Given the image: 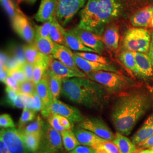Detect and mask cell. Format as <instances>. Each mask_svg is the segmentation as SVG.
<instances>
[{
    "label": "cell",
    "mask_w": 153,
    "mask_h": 153,
    "mask_svg": "<svg viewBox=\"0 0 153 153\" xmlns=\"http://www.w3.org/2000/svg\"><path fill=\"white\" fill-rule=\"evenodd\" d=\"M152 100L147 91L133 88L117 95L110 119L117 132L128 136L146 114Z\"/></svg>",
    "instance_id": "cell-1"
},
{
    "label": "cell",
    "mask_w": 153,
    "mask_h": 153,
    "mask_svg": "<svg viewBox=\"0 0 153 153\" xmlns=\"http://www.w3.org/2000/svg\"><path fill=\"white\" fill-rule=\"evenodd\" d=\"M61 94L73 103L98 111L108 103L111 95L103 85L88 76L62 79Z\"/></svg>",
    "instance_id": "cell-2"
},
{
    "label": "cell",
    "mask_w": 153,
    "mask_h": 153,
    "mask_svg": "<svg viewBox=\"0 0 153 153\" xmlns=\"http://www.w3.org/2000/svg\"><path fill=\"white\" fill-rule=\"evenodd\" d=\"M122 10L120 0H88L78 26L102 36L107 25L120 16Z\"/></svg>",
    "instance_id": "cell-3"
},
{
    "label": "cell",
    "mask_w": 153,
    "mask_h": 153,
    "mask_svg": "<svg viewBox=\"0 0 153 153\" xmlns=\"http://www.w3.org/2000/svg\"><path fill=\"white\" fill-rule=\"evenodd\" d=\"M88 78L98 82L110 94H119L132 88L136 83L131 78L113 71H97L86 73Z\"/></svg>",
    "instance_id": "cell-4"
},
{
    "label": "cell",
    "mask_w": 153,
    "mask_h": 153,
    "mask_svg": "<svg viewBox=\"0 0 153 153\" xmlns=\"http://www.w3.org/2000/svg\"><path fill=\"white\" fill-rule=\"evenodd\" d=\"M151 42V34L142 27L129 28L125 33L123 45L126 50L133 52L147 53Z\"/></svg>",
    "instance_id": "cell-5"
},
{
    "label": "cell",
    "mask_w": 153,
    "mask_h": 153,
    "mask_svg": "<svg viewBox=\"0 0 153 153\" xmlns=\"http://www.w3.org/2000/svg\"><path fill=\"white\" fill-rule=\"evenodd\" d=\"M63 146L60 131L52 128L48 123H44L40 134L39 153L62 152L64 150Z\"/></svg>",
    "instance_id": "cell-6"
},
{
    "label": "cell",
    "mask_w": 153,
    "mask_h": 153,
    "mask_svg": "<svg viewBox=\"0 0 153 153\" xmlns=\"http://www.w3.org/2000/svg\"><path fill=\"white\" fill-rule=\"evenodd\" d=\"M88 0H57L55 17L62 27L70 22Z\"/></svg>",
    "instance_id": "cell-7"
},
{
    "label": "cell",
    "mask_w": 153,
    "mask_h": 153,
    "mask_svg": "<svg viewBox=\"0 0 153 153\" xmlns=\"http://www.w3.org/2000/svg\"><path fill=\"white\" fill-rule=\"evenodd\" d=\"M0 137L5 142L9 153H33L23 142L19 130L15 128H3L0 131Z\"/></svg>",
    "instance_id": "cell-8"
},
{
    "label": "cell",
    "mask_w": 153,
    "mask_h": 153,
    "mask_svg": "<svg viewBox=\"0 0 153 153\" xmlns=\"http://www.w3.org/2000/svg\"><path fill=\"white\" fill-rule=\"evenodd\" d=\"M77 126L92 131L99 137L107 141H113L115 134L104 121L97 117L84 118Z\"/></svg>",
    "instance_id": "cell-9"
},
{
    "label": "cell",
    "mask_w": 153,
    "mask_h": 153,
    "mask_svg": "<svg viewBox=\"0 0 153 153\" xmlns=\"http://www.w3.org/2000/svg\"><path fill=\"white\" fill-rule=\"evenodd\" d=\"M11 20L12 27L15 32L28 44L33 43L35 30L22 11L19 10Z\"/></svg>",
    "instance_id": "cell-10"
},
{
    "label": "cell",
    "mask_w": 153,
    "mask_h": 153,
    "mask_svg": "<svg viewBox=\"0 0 153 153\" xmlns=\"http://www.w3.org/2000/svg\"><path fill=\"white\" fill-rule=\"evenodd\" d=\"M71 30L86 46L94 50L97 53L102 55L105 47L102 36L88 30L79 27L78 26Z\"/></svg>",
    "instance_id": "cell-11"
},
{
    "label": "cell",
    "mask_w": 153,
    "mask_h": 153,
    "mask_svg": "<svg viewBox=\"0 0 153 153\" xmlns=\"http://www.w3.org/2000/svg\"><path fill=\"white\" fill-rule=\"evenodd\" d=\"M52 114H56L64 116L72 124L79 123L85 118L79 109L64 103L58 99L52 100L49 107V115Z\"/></svg>",
    "instance_id": "cell-12"
},
{
    "label": "cell",
    "mask_w": 153,
    "mask_h": 153,
    "mask_svg": "<svg viewBox=\"0 0 153 153\" xmlns=\"http://www.w3.org/2000/svg\"><path fill=\"white\" fill-rule=\"evenodd\" d=\"M52 56L73 71L79 73L84 77L87 76L86 74L76 65L73 57V52L68 47L56 43L55 52Z\"/></svg>",
    "instance_id": "cell-13"
},
{
    "label": "cell",
    "mask_w": 153,
    "mask_h": 153,
    "mask_svg": "<svg viewBox=\"0 0 153 153\" xmlns=\"http://www.w3.org/2000/svg\"><path fill=\"white\" fill-rule=\"evenodd\" d=\"M73 57L77 66L85 74L92 71H107L120 73L113 65L104 64L97 62L87 60L73 52Z\"/></svg>",
    "instance_id": "cell-14"
},
{
    "label": "cell",
    "mask_w": 153,
    "mask_h": 153,
    "mask_svg": "<svg viewBox=\"0 0 153 153\" xmlns=\"http://www.w3.org/2000/svg\"><path fill=\"white\" fill-rule=\"evenodd\" d=\"M136 69L134 74L142 79H148L153 76V66L148 55L145 53L134 52Z\"/></svg>",
    "instance_id": "cell-15"
},
{
    "label": "cell",
    "mask_w": 153,
    "mask_h": 153,
    "mask_svg": "<svg viewBox=\"0 0 153 153\" xmlns=\"http://www.w3.org/2000/svg\"><path fill=\"white\" fill-rule=\"evenodd\" d=\"M36 91L41 99L43 105V109L41 111L42 114L44 117L48 118L49 116V107L53 99L45 73L42 79L36 85Z\"/></svg>",
    "instance_id": "cell-16"
},
{
    "label": "cell",
    "mask_w": 153,
    "mask_h": 153,
    "mask_svg": "<svg viewBox=\"0 0 153 153\" xmlns=\"http://www.w3.org/2000/svg\"><path fill=\"white\" fill-rule=\"evenodd\" d=\"M48 70L53 75L61 79L73 77H84L79 73L73 71L71 69L67 67L60 61L55 59L52 56V55L49 61V67Z\"/></svg>",
    "instance_id": "cell-17"
},
{
    "label": "cell",
    "mask_w": 153,
    "mask_h": 153,
    "mask_svg": "<svg viewBox=\"0 0 153 153\" xmlns=\"http://www.w3.org/2000/svg\"><path fill=\"white\" fill-rule=\"evenodd\" d=\"M23 52L26 61L33 65L45 64L49 66L51 56L41 53L33 43L25 45L23 48Z\"/></svg>",
    "instance_id": "cell-18"
},
{
    "label": "cell",
    "mask_w": 153,
    "mask_h": 153,
    "mask_svg": "<svg viewBox=\"0 0 153 153\" xmlns=\"http://www.w3.org/2000/svg\"><path fill=\"white\" fill-rule=\"evenodd\" d=\"M57 0H41L38 11L35 16L36 21L42 23L52 19L55 16Z\"/></svg>",
    "instance_id": "cell-19"
},
{
    "label": "cell",
    "mask_w": 153,
    "mask_h": 153,
    "mask_svg": "<svg viewBox=\"0 0 153 153\" xmlns=\"http://www.w3.org/2000/svg\"><path fill=\"white\" fill-rule=\"evenodd\" d=\"M153 17V6H149L134 13L130 21L135 27H146L150 25Z\"/></svg>",
    "instance_id": "cell-20"
},
{
    "label": "cell",
    "mask_w": 153,
    "mask_h": 153,
    "mask_svg": "<svg viewBox=\"0 0 153 153\" xmlns=\"http://www.w3.org/2000/svg\"><path fill=\"white\" fill-rule=\"evenodd\" d=\"M73 132L79 143L84 146L92 147L96 144L106 141L103 138L99 137L92 131L83 129L78 126L73 129Z\"/></svg>",
    "instance_id": "cell-21"
},
{
    "label": "cell",
    "mask_w": 153,
    "mask_h": 153,
    "mask_svg": "<svg viewBox=\"0 0 153 153\" xmlns=\"http://www.w3.org/2000/svg\"><path fill=\"white\" fill-rule=\"evenodd\" d=\"M104 46L112 51L118 49L119 45V32L117 26L112 25L106 27L102 35Z\"/></svg>",
    "instance_id": "cell-22"
},
{
    "label": "cell",
    "mask_w": 153,
    "mask_h": 153,
    "mask_svg": "<svg viewBox=\"0 0 153 153\" xmlns=\"http://www.w3.org/2000/svg\"><path fill=\"white\" fill-rule=\"evenodd\" d=\"M64 37L65 39L66 47L69 49L78 51V52H96L86 46L81 40L71 30L66 31L64 30Z\"/></svg>",
    "instance_id": "cell-23"
},
{
    "label": "cell",
    "mask_w": 153,
    "mask_h": 153,
    "mask_svg": "<svg viewBox=\"0 0 153 153\" xmlns=\"http://www.w3.org/2000/svg\"><path fill=\"white\" fill-rule=\"evenodd\" d=\"M153 135V114L150 115L141 128L131 137L133 143L137 146Z\"/></svg>",
    "instance_id": "cell-24"
},
{
    "label": "cell",
    "mask_w": 153,
    "mask_h": 153,
    "mask_svg": "<svg viewBox=\"0 0 153 153\" xmlns=\"http://www.w3.org/2000/svg\"><path fill=\"white\" fill-rule=\"evenodd\" d=\"M33 44L39 51L43 54L51 56L55 52L56 43L51 39L42 37L35 33Z\"/></svg>",
    "instance_id": "cell-25"
},
{
    "label": "cell",
    "mask_w": 153,
    "mask_h": 153,
    "mask_svg": "<svg viewBox=\"0 0 153 153\" xmlns=\"http://www.w3.org/2000/svg\"><path fill=\"white\" fill-rule=\"evenodd\" d=\"M118 148L120 153H133L137 150V146L130 139L120 133L115 134L112 141Z\"/></svg>",
    "instance_id": "cell-26"
},
{
    "label": "cell",
    "mask_w": 153,
    "mask_h": 153,
    "mask_svg": "<svg viewBox=\"0 0 153 153\" xmlns=\"http://www.w3.org/2000/svg\"><path fill=\"white\" fill-rule=\"evenodd\" d=\"M64 30V28L61 25L60 23L55 16L52 20V26L49 33V38L55 43L66 47L63 34Z\"/></svg>",
    "instance_id": "cell-27"
},
{
    "label": "cell",
    "mask_w": 153,
    "mask_h": 153,
    "mask_svg": "<svg viewBox=\"0 0 153 153\" xmlns=\"http://www.w3.org/2000/svg\"><path fill=\"white\" fill-rule=\"evenodd\" d=\"M45 75L48 82L52 99L53 100L57 99L61 93L62 79L53 75L48 70L46 71Z\"/></svg>",
    "instance_id": "cell-28"
},
{
    "label": "cell",
    "mask_w": 153,
    "mask_h": 153,
    "mask_svg": "<svg viewBox=\"0 0 153 153\" xmlns=\"http://www.w3.org/2000/svg\"><path fill=\"white\" fill-rule=\"evenodd\" d=\"M19 130V129H18ZM20 135L28 149L33 153L37 152L39 149L40 142V135L31 133H27L20 131Z\"/></svg>",
    "instance_id": "cell-29"
},
{
    "label": "cell",
    "mask_w": 153,
    "mask_h": 153,
    "mask_svg": "<svg viewBox=\"0 0 153 153\" xmlns=\"http://www.w3.org/2000/svg\"><path fill=\"white\" fill-rule=\"evenodd\" d=\"M64 147L66 151L71 152L80 144L76 136L71 130L61 131Z\"/></svg>",
    "instance_id": "cell-30"
},
{
    "label": "cell",
    "mask_w": 153,
    "mask_h": 153,
    "mask_svg": "<svg viewBox=\"0 0 153 153\" xmlns=\"http://www.w3.org/2000/svg\"><path fill=\"white\" fill-rule=\"evenodd\" d=\"M119 59L127 69L134 73L136 69V61L133 52L126 50L119 55Z\"/></svg>",
    "instance_id": "cell-31"
},
{
    "label": "cell",
    "mask_w": 153,
    "mask_h": 153,
    "mask_svg": "<svg viewBox=\"0 0 153 153\" xmlns=\"http://www.w3.org/2000/svg\"><path fill=\"white\" fill-rule=\"evenodd\" d=\"M44 124V122L40 116H38L36 120L30 124L29 125L26 126L23 128H20L19 130L20 131L27 133H31V134H36L40 135L42 130V128Z\"/></svg>",
    "instance_id": "cell-32"
},
{
    "label": "cell",
    "mask_w": 153,
    "mask_h": 153,
    "mask_svg": "<svg viewBox=\"0 0 153 153\" xmlns=\"http://www.w3.org/2000/svg\"><path fill=\"white\" fill-rule=\"evenodd\" d=\"M76 55L81 57L87 60L99 62L104 64H110L111 60L108 58L99 55L97 53L88 52H74Z\"/></svg>",
    "instance_id": "cell-33"
},
{
    "label": "cell",
    "mask_w": 153,
    "mask_h": 153,
    "mask_svg": "<svg viewBox=\"0 0 153 153\" xmlns=\"http://www.w3.org/2000/svg\"><path fill=\"white\" fill-rule=\"evenodd\" d=\"M7 71L9 76L14 78L19 82V84L27 81V78L22 68V64H19L7 70Z\"/></svg>",
    "instance_id": "cell-34"
},
{
    "label": "cell",
    "mask_w": 153,
    "mask_h": 153,
    "mask_svg": "<svg viewBox=\"0 0 153 153\" xmlns=\"http://www.w3.org/2000/svg\"><path fill=\"white\" fill-rule=\"evenodd\" d=\"M49 66L45 64H36L33 65V82L36 85L43 78Z\"/></svg>",
    "instance_id": "cell-35"
},
{
    "label": "cell",
    "mask_w": 153,
    "mask_h": 153,
    "mask_svg": "<svg viewBox=\"0 0 153 153\" xmlns=\"http://www.w3.org/2000/svg\"><path fill=\"white\" fill-rule=\"evenodd\" d=\"M36 112V111L33 109L24 108L18 123L19 128L23 127L28 122L33 121L35 117Z\"/></svg>",
    "instance_id": "cell-36"
},
{
    "label": "cell",
    "mask_w": 153,
    "mask_h": 153,
    "mask_svg": "<svg viewBox=\"0 0 153 153\" xmlns=\"http://www.w3.org/2000/svg\"><path fill=\"white\" fill-rule=\"evenodd\" d=\"M95 149H102L108 153H120L116 145L112 141H104V142L96 144L92 146Z\"/></svg>",
    "instance_id": "cell-37"
},
{
    "label": "cell",
    "mask_w": 153,
    "mask_h": 153,
    "mask_svg": "<svg viewBox=\"0 0 153 153\" xmlns=\"http://www.w3.org/2000/svg\"><path fill=\"white\" fill-rule=\"evenodd\" d=\"M19 93L28 95H33L36 92V85L33 81H26L19 84Z\"/></svg>",
    "instance_id": "cell-38"
},
{
    "label": "cell",
    "mask_w": 153,
    "mask_h": 153,
    "mask_svg": "<svg viewBox=\"0 0 153 153\" xmlns=\"http://www.w3.org/2000/svg\"><path fill=\"white\" fill-rule=\"evenodd\" d=\"M2 5L4 7L8 16L11 19L16 16L19 9L16 7L12 0H1Z\"/></svg>",
    "instance_id": "cell-39"
},
{
    "label": "cell",
    "mask_w": 153,
    "mask_h": 153,
    "mask_svg": "<svg viewBox=\"0 0 153 153\" xmlns=\"http://www.w3.org/2000/svg\"><path fill=\"white\" fill-rule=\"evenodd\" d=\"M52 19L44 22L41 26H35V33H38L42 37L49 38V33L52 26Z\"/></svg>",
    "instance_id": "cell-40"
},
{
    "label": "cell",
    "mask_w": 153,
    "mask_h": 153,
    "mask_svg": "<svg viewBox=\"0 0 153 153\" xmlns=\"http://www.w3.org/2000/svg\"><path fill=\"white\" fill-rule=\"evenodd\" d=\"M48 123L52 128L58 131L61 132L65 130L64 127L61 125L59 114H52L49 115L48 117Z\"/></svg>",
    "instance_id": "cell-41"
},
{
    "label": "cell",
    "mask_w": 153,
    "mask_h": 153,
    "mask_svg": "<svg viewBox=\"0 0 153 153\" xmlns=\"http://www.w3.org/2000/svg\"><path fill=\"white\" fill-rule=\"evenodd\" d=\"M0 126L2 128H15V124L11 116L9 114H4L0 116Z\"/></svg>",
    "instance_id": "cell-42"
},
{
    "label": "cell",
    "mask_w": 153,
    "mask_h": 153,
    "mask_svg": "<svg viewBox=\"0 0 153 153\" xmlns=\"http://www.w3.org/2000/svg\"><path fill=\"white\" fill-rule=\"evenodd\" d=\"M22 68L26 74L27 80L33 81V65L28 63L27 61H25V62L22 63Z\"/></svg>",
    "instance_id": "cell-43"
},
{
    "label": "cell",
    "mask_w": 153,
    "mask_h": 153,
    "mask_svg": "<svg viewBox=\"0 0 153 153\" xmlns=\"http://www.w3.org/2000/svg\"><path fill=\"white\" fill-rule=\"evenodd\" d=\"M97 150L91 146H78L69 153H96Z\"/></svg>",
    "instance_id": "cell-44"
},
{
    "label": "cell",
    "mask_w": 153,
    "mask_h": 153,
    "mask_svg": "<svg viewBox=\"0 0 153 153\" xmlns=\"http://www.w3.org/2000/svg\"><path fill=\"white\" fill-rule=\"evenodd\" d=\"M4 83L6 85V86L11 88L12 89L14 90L15 91H16L18 92L19 83L14 78H13L12 76H8L6 78Z\"/></svg>",
    "instance_id": "cell-45"
},
{
    "label": "cell",
    "mask_w": 153,
    "mask_h": 153,
    "mask_svg": "<svg viewBox=\"0 0 153 153\" xmlns=\"http://www.w3.org/2000/svg\"><path fill=\"white\" fill-rule=\"evenodd\" d=\"M136 146L138 149H140L142 150L153 148V135L137 145Z\"/></svg>",
    "instance_id": "cell-46"
},
{
    "label": "cell",
    "mask_w": 153,
    "mask_h": 153,
    "mask_svg": "<svg viewBox=\"0 0 153 153\" xmlns=\"http://www.w3.org/2000/svg\"><path fill=\"white\" fill-rule=\"evenodd\" d=\"M6 92L7 94V98L8 99V100L11 104L12 102L16 97L19 93L7 86H6Z\"/></svg>",
    "instance_id": "cell-47"
},
{
    "label": "cell",
    "mask_w": 153,
    "mask_h": 153,
    "mask_svg": "<svg viewBox=\"0 0 153 153\" xmlns=\"http://www.w3.org/2000/svg\"><path fill=\"white\" fill-rule=\"evenodd\" d=\"M59 119L61 126L64 127L65 130H71V128L73 127L72 123L69 120L65 117L62 116L61 115H59Z\"/></svg>",
    "instance_id": "cell-48"
},
{
    "label": "cell",
    "mask_w": 153,
    "mask_h": 153,
    "mask_svg": "<svg viewBox=\"0 0 153 153\" xmlns=\"http://www.w3.org/2000/svg\"><path fill=\"white\" fill-rule=\"evenodd\" d=\"M148 56L152 61L153 66V31L151 33V42L149 47V49L148 51Z\"/></svg>",
    "instance_id": "cell-49"
},
{
    "label": "cell",
    "mask_w": 153,
    "mask_h": 153,
    "mask_svg": "<svg viewBox=\"0 0 153 153\" xmlns=\"http://www.w3.org/2000/svg\"><path fill=\"white\" fill-rule=\"evenodd\" d=\"M9 76L8 71L6 67L1 68V76H0V79L1 82L4 83L5 81L6 78Z\"/></svg>",
    "instance_id": "cell-50"
},
{
    "label": "cell",
    "mask_w": 153,
    "mask_h": 153,
    "mask_svg": "<svg viewBox=\"0 0 153 153\" xmlns=\"http://www.w3.org/2000/svg\"><path fill=\"white\" fill-rule=\"evenodd\" d=\"M0 153H9L5 142L1 137H0Z\"/></svg>",
    "instance_id": "cell-51"
},
{
    "label": "cell",
    "mask_w": 153,
    "mask_h": 153,
    "mask_svg": "<svg viewBox=\"0 0 153 153\" xmlns=\"http://www.w3.org/2000/svg\"><path fill=\"white\" fill-rule=\"evenodd\" d=\"M141 153H153V148L142 150Z\"/></svg>",
    "instance_id": "cell-52"
},
{
    "label": "cell",
    "mask_w": 153,
    "mask_h": 153,
    "mask_svg": "<svg viewBox=\"0 0 153 153\" xmlns=\"http://www.w3.org/2000/svg\"><path fill=\"white\" fill-rule=\"evenodd\" d=\"M36 0H17V2H21L23 1H25V2H27L28 3H30V4H33L35 2Z\"/></svg>",
    "instance_id": "cell-53"
},
{
    "label": "cell",
    "mask_w": 153,
    "mask_h": 153,
    "mask_svg": "<svg viewBox=\"0 0 153 153\" xmlns=\"http://www.w3.org/2000/svg\"><path fill=\"white\" fill-rule=\"evenodd\" d=\"M97 152L96 153H108L107 152H105L104 150L102 149H97Z\"/></svg>",
    "instance_id": "cell-54"
},
{
    "label": "cell",
    "mask_w": 153,
    "mask_h": 153,
    "mask_svg": "<svg viewBox=\"0 0 153 153\" xmlns=\"http://www.w3.org/2000/svg\"><path fill=\"white\" fill-rule=\"evenodd\" d=\"M141 150H142V149H138V148H137V150L133 153H141Z\"/></svg>",
    "instance_id": "cell-55"
},
{
    "label": "cell",
    "mask_w": 153,
    "mask_h": 153,
    "mask_svg": "<svg viewBox=\"0 0 153 153\" xmlns=\"http://www.w3.org/2000/svg\"><path fill=\"white\" fill-rule=\"evenodd\" d=\"M150 26L153 27V17L152 19V21L150 22Z\"/></svg>",
    "instance_id": "cell-56"
},
{
    "label": "cell",
    "mask_w": 153,
    "mask_h": 153,
    "mask_svg": "<svg viewBox=\"0 0 153 153\" xmlns=\"http://www.w3.org/2000/svg\"><path fill=\"white\" fill-rule=\"evenodd\" d=\"M64 153L61 152H55V153Z\"/></svg>",
    "instance_id": "cell-57"
},
{
    "label": "cell",
    "mask_w": 153,
    "mask_h": 153,
    "mask_svg": "<svg viewBox=\"0 0 153 153\" xmlns=\"http://www.w3.org/2000/svg\"><path fill=\"white\" fill-rule=\"evenodd\" d=\"M152 108H153V99H152Z\"/></svg>",
    "instance_id": "cell-58"
},
{
    "label": "cell",
    "mask_w": 153,
    "mask_h": 153,
    "mask_svg": "<svg viewBox=\"0 0 153 153\" xmlns=\"http://www.w3.org/2000/svg\"><path fill=\"white\" fill-rule=\"evenodd\" d=\"M152 1H153V0H152Z\"/></svg>",
    "instance_id": "cell-59"
}]
</instances>
